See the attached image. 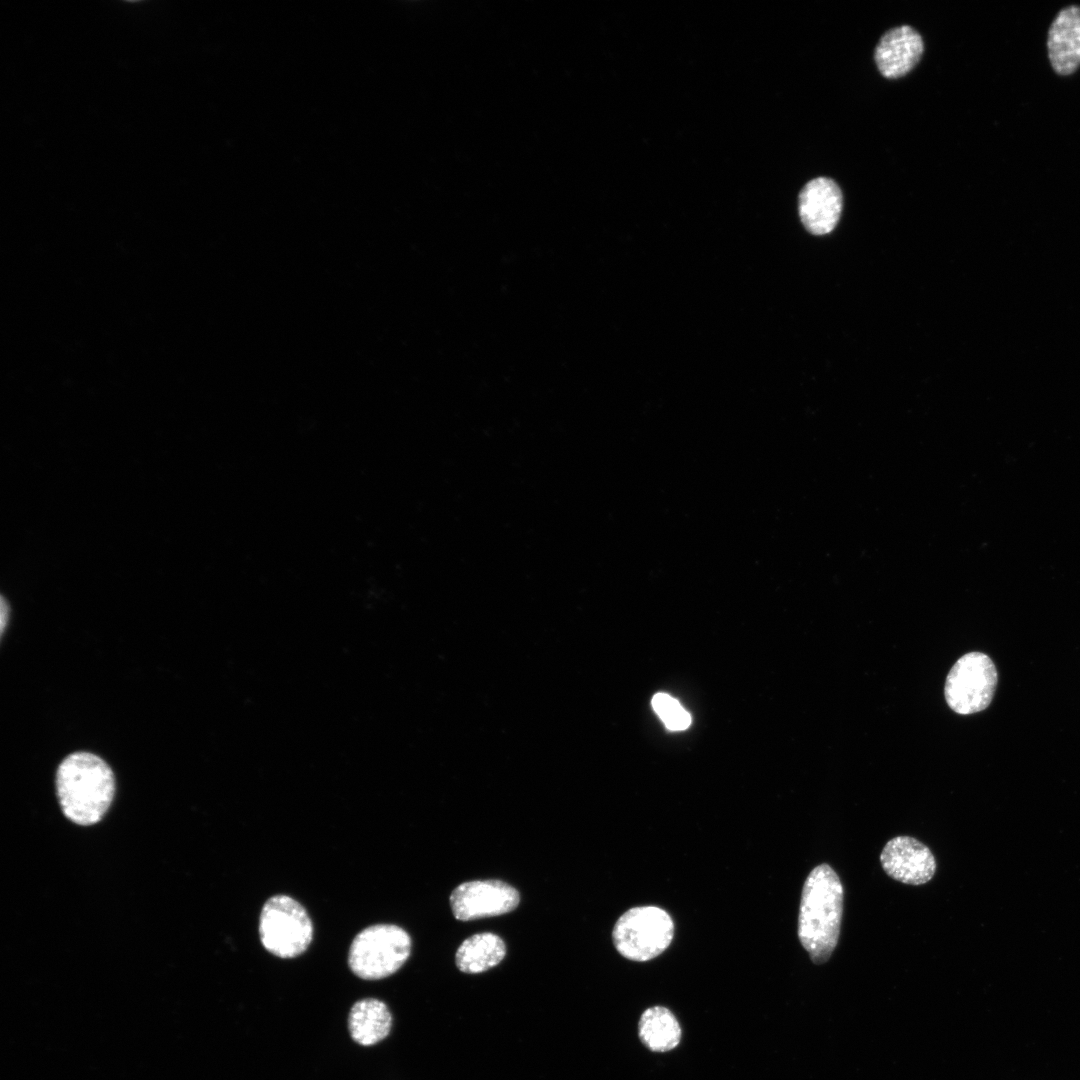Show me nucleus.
<instances>
[{"label": "nucleus", "instance_id": "7", "mask_svg": "<svg viewBox=\"0 0 1080 1080\" xmlns=\"http://www.w3.org/2000/svg\"><path fill=\"white\" fill-rule=\"evenodd\" d=\"M518 891L501 880H474L458 885L450 895L454 917L461 921L509 913L519 905Z\"/></svg>", "mask_w": 1080, "mask_h": 1080}, {"label": "nucleus", "instance_id": "3", "mask_svg": "<svg viewBox=\"0 0 1080 1080\" xmlns=\"http://www.w3.org/2000/svg\"><path fill=\"white\" fill-rule=\"evenodd\" d=\"M411 952V938L394 924L366 927L353 939L348 964L351 971L365 980H379L397 972Z\"/></svg>", "mask_w": 1080, "mask_h": 1080}, {"label": "nucleus", "instance_id": "6", "mask_svg": "<svg viewBox=\"0 0 1080 1080\" xmlns=\"http://www.w3.org/2000/svg\"><path fill=\"white\" fill-rule=\"evenodd\" d=\"M997 684L998 672L992 659L982 652H969L949 671L944 687L945 699L958 714L981 712L991 704Z\"/></svg>", "mask_w": 1080, "mask_h": 1080}, {"label": "nucleus", "instance_id": "10", "mask_svg": "<svg viewBox=\"0 0 1080 1080\" xmlns=\"http://www.w3.org/2000/svg\"><path fill=\"white\" fill-rule=\"evenodd\" d=\"M924 51L921 35L909 25L894 27L880 38L874 52L878 70L885 78L906 75L919 62Z\"/></svg>", "mask_w": 1080, "mask_h": 1080}, {"label": "nucleus", "instance_id": "12", "mask_svg": "<svg viewBox=\"0 0 1080 1080\" xmlns=\"http://www.w3.org/2000/svg\"><path fill=\"white\" fill-rule=\"evenodd\" d=\"M391 1013L380 1000L363 999L350 1011L348 1026L351 1037L363 1046H371L383 1040L390 1032Z\"/></svg>", "mask_w": 1080, "mask_h": 1080}, {"label": "nucleus", "instance_id": "15", "mask_svg": "<svg viewBox=\"0 0 1080 1080\" xmlns=\"http://www.w3.org/2000/svg\"><path fill=\"white\" fill-rule=\"evenodd\" d=\"M652 706L668 729L679 731L689 727L690 714L672 696L657 693L652 699Z\"/></svg>", "mask_w": 1080, "mask_h": 1080}, {"label": "nucleus", "instance_id": "16", "mask_svg": "<svg viewBox=\"0 0 1080 1080\" xmlns=\"http://www.w3.org/2000/svg\"><path fill=\"white\" fill-rule=\"evenodd\" d=\"M0 615H1V617H0V626H1V636H2L3 633L5 632V628H6V625L8 623V619H9V604L5 600L4 597H1Z\"/></svg>", "mask_w": 1080, "mask_h": 1080}, {"label": "nucleus", "instance_id": "4", "mask_svg": "<svg viewBox=\"0 0 1080 1080\" xmlns=\"http://www.w3.org/2000/svg\"><path fill=\"white\" fill-rule=\"evenodd\" d=\"M674 922L664 909L637 906L616 921L612 940L616 950L632 961L644 962L662 954L671 944Z\"/></svg>", "mask_w": 1080, "mask_h": 1080}, {"label": "nucleus", "instance_id": "2", "mask_svg": "<svg viewBox=\"0 0 1080 1080\" xmlns=\"http://www.w3.org/2000/svg\"><path fill=\"white\" fill-rule=\"evenodd\" d=\"M111 767L96 754L78 751L66 756L56 772L61 810L75 824L88 826L102 820L115 795Z\"/></svg>", "mask_w": 1080, "mask_h": 1080}, {"label": "nucleus", "instance_id": "11", "mask_svg": "<svg viewBox=\"0 0 1080 1080\" xmlns=\"http://www.w3.org/2000/svg\"><path fill=\"white\" fill-rule=\"evenodd\" d=\"M1047 51L1058 75L1073 74L1080 66V6L1061 9L1048 30Z\"/></svg>", "mask_w": 1080, "mask_h": 1080}, {"label": "nucleus", "instance_id": "13", "mask_svg": "<svg viewBox=\"0 0 1080 1080\" xmlns=\"http://www.w3.org/2000/svg\"><path fill=\"white\" fill-rule=\"evenodd\" d=\"M506 954L504 941L496 934L483 932L465 939L458 947L455 962L464 973H482L498 965Z\"/></svg>", "mask_w": 1080, "mask_h": 1080}, {"label": "nucleus", "instance_id": "1", "mask_svg": "<svg viewBox=\"0 0 1080 1080\" xmlns=\"http://www.w3.org/2000/svg\"><path fill=\"white\" fill-rule=\"evenodd\" d=\"M843 900V885L835 870L827 863L813 868L802 888L798 938L816 965L826 963L838 944Z\"/></svg>", "mask_w": 1080, "mask_h": 1080}, {"label": "nucleus", "instance_id": "14", "mask_svg": "<svg viewBox=\"0 0 1080 1080\" xmlns=\"http://www.w3.org/2000/svg\"><path fill=\"white\" fill-rule=\"evenodd\" d=\"M638 1033L643 1045L653 1052L674 1049L680 1043L682 1035L677 1018L663 1006H653L642 1013Z\"/></svg>", "mask_w": 1080, "mask_h": 1080}, {"label": "nucleus", "instance_id": "8", "mask_svg": "<svg viewBox=\"0 0 1080 1080\" xmlns=\"http://www.w3.org/2000/svg\"><path fill=\"white\" fill-rule=\"evenodd\" d=\"M880 863L889 877L914 886L929 882L937 867L931 850L910 836H897L889 840L880 854Z\"/></svg>", "mask_w": 1080, "mask_h": 1080}, {"label": "nucleus", "instance_id": "9", "mask_svg": "<svg viewBox=\"0 0 1080 1080\" xmlns=\"http://www.w3.org/2000/svg\"><path fill=\"white\" fill-rule=\"evenodd\" d=\"M843 206L838 184L828 177H817L805 184L799 194L798 210L805 228L824 235L837 225Z\"/></svg>", "mask_w": 1080, "mask_h": 1080}, {"label": "nucleus", "instance_id": "5", "mask_svg": "<svg viewBox=\"0 0 1080 1080\" xmlns=\"http://www.w3.org/2000/svg\"><path fill=\"white\" fill-rule=\"evenodd\" d=\"M259 937L271 954L283 959L295 958L309 947L313 924L298 901L287 895H275L262 907Z\"/></svg>", "mask_w": 1080, "mask_h": 1080}]
</instances>
